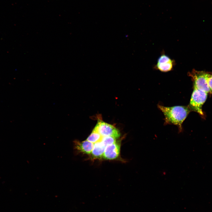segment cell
Here are the masks:
<instances>
[{"label": "cell", "mask_w": 212, "mask_h": 212, "mask_svg": "<svg viewBox=\"0 0 212 212\" xmlns=\"http://www.w3.org/2000/svg\"><path fill=\"white\" fill-rule=\"evenodd\" d=\"M158 106L165 116L164 124L176 125L178 127L179 133L182 132V123L191 111L188 107L181 106L166 107L160 105Z\"/></svg>", "instance_id": "cell-1"}, {"label": "cell", "mask_w": 212, "mask_h": 212, "mask_svg": "<svg viewBox=\"0 0 212 212\" xmlns=\"http://www.w3.org/2000/svg\"><path fill=\"white\" fill-rule=\"evenodd\" d=\"M208 72L198 71L193 69L188 73L193 82V88L204 91L207 93H210V90L207 83Z\"/></svg>", "instance_id": "cell-2"}, {"label": "cell", "mask_w": 212, "mask_h": 212, "mask_svg": "<svg viewBox=\"0 0 212 212\" xmlns=\"http://www.w3.org/2000/svg\"><path fill=\"white\" fill-rule=\"evenodd\" d=\"M207 93L201 90L194 88L189 104L188 106L191 111L203 115L202 106L207 98Z\"/></svg>", "instance_id": "cell-3"}, {"label": "cell", "mask_w": 212, "mask_h": 212, "mask_svg": "<svg viewBox=\"0 0 212 212\" xmlns=\"http://www.w3.org/2000/svg\"><path fill=\"white\" fill-rule=\"evenodd\" d=\"M93 130L99 133L102 137L110 136L117 138L120 136L119 130L114 126L99 120Z\"/></svg>", "instance_id": "cell-4"}, {"label": "cell", "mask_w": 212, "mask_h": 212, "mask_svg": "<svg viewBox=\"0 0 212 212\" xmlns=\"http://www.w3.org/2000/svg\"><path fill=\"white\" fill-rule=\"evenodd\" d=\"M175 64L173 59L163 53L158 58L154 68L162 72H167L173 69Z\"/></svg>", "instance_id": "cell-5"}, {"label": "cell", "mask_w": 212, "mask_h": 212, "mask_svg": "<svg viewBox=\"0 0 212 212\" xmlns=\"http://www.w3.org/2000/svg\"><path fill=\"white\" fill-rule=\"evenodd\" d=\"M120 146L116 142L106 147L102 157L106 159L112 160L117 158L120 152Z\"/></svg>", "instance_id": "cell-6"}, {"label": "cell", "mask_w": 212, "mask_h": 212, "mask_svg": "<svg viewBox=\"0 0 212 212\" xmlns=\"http://www.w3.org/2000/svg\"><path fill=\"white\" fill-rule=\"evenodd\" d=\"M74 143V148L76 152L87 154L91 153L94 145V143L86 140L82 142L75 140Z\"/></svg>", "instance_id": "cell-7"}, {"label": "cell", "mask_w": 212, "mask_h": 212, "mask_svg": "<svg viewBox=\"0 0 212 212\" xmlns=\"http://www.w3.org/2000/svg\"><path fill=\"white\" fill-rule=\"evenodd\" d=\"M106 147L101 141L94 143V147L91 154L95 157L100 158L102 157Z\"/></svg>", "instance_id": "cell-8"}, {"label": "cell", "mask_w": 212, "mask_h": 212, "mask_svg": "<svg viewBox=\"0 0 212 212\" xmlns=\"http://www.w3.org/2000/svg\"><path fill=\"white\" fill-rule=\"evenodd\" d=\"M102 137L99 133L93 130L86 140L95 143L101 141Z\"/></svg>", "instance_id": "cell-9"}, {"label": "cell", "mask_w": 212, "mask_h": 212, "mask_svg": "<svg viewBox=\"0 0 212 212\" xmlns=\"http://www.w3.org/2000/svg\"><path fill=\"white\" fill-rule=\"evenodd\" d=\"M116 138L110 136L103 137L101 141L106 147L116 142Z\"/></svg>", "instance_id": "cell-10"}, {"label": "cell", "mask_w": 212, "mask_h": 212, "mask_svg": "<svg viewBox=\"0 0 212 212\" xmlns=\"http://www.w3.org/2000/svg\"><path fill=\"white\" fill-rule=\"evenodd\" d=\"M207 83L210 90V93H212V73L208 72L207 75Z\"/></svg>", "instance_id": "cell-11"}]
</instances>
